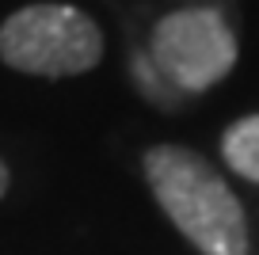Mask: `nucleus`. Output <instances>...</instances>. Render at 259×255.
<instances>
[{
    "label": "nucleus",
    "mask_w": 259,
    "mask_h": 255,
    "mask_svg": "<svg viewBox=\"0 0 259 255\" xmlns=\"http://www.w3.org/2000/svg\"><path fill=\"white\" fill-rule=\"evenodd\" d=\"M153 198L202 255H248L244 206L218 167L183 145H156L141 160Z\"/></svg>",
    "instance_id": "f257e3e1"
},
{
    "label": "nucleus",
    "mask_w": 259,
    "mask_h": 255,
    "mask_svg": "<svg viewBox=\"0 0 259 255\" xmlns=\"http://www.w3.org/2000/svg\"><path fill=\"white\" fill-rule=\"evenodd\" d=\"M99 57L103 34L73 4H27L0 27V61L27 76H80Z\"/></svg>",
    "instance_id": "f03ea898"
},
{
    "label": "nucleus",
    "mask_w": 259,
    "mask_h": 255,
    "mask_svg": "<svg viewBox=\"0 0 259 255\" xmlns=\"http://www.w3.org/2000/svg\"><path fill=\"white\" fill-rule=\"evenodd\" d=\"M153 65L179 92H206L236 65V38L213 8L171 12L153 31Z\"/></svg>",
    "instance_id": "7ed1b4c3"
},
{
    "label": "nucleus",
    "mask_w": 259,
    "mask_h": 255,
    "mask_svg": "<svg viewBox=\"0 0 259 255\" xmlns=\"http://www.w3.org/2000/svg\"><path fill=\"white\" fill-rule=\"evenodd\" d=\"M221 156L229 160L236 176H244L248 183H259V114H248L225 130Z\"/></svg>",
    "instance_id": "20e7f679"
},
{
    "label": "nucleus",
    "mask_w": 259,
    "mask_h": 255,
    "mask_svg": "<svg viewBox=\"0 0 259 255\" xmlns=\"http://www.w3.org/2000/svg\"><path fill=\"white\" fill-rule=\"evenodd\" d=\"M8 164H4V160H0V198H4V194H8Z\"/></svg>",
    "instance_id": "39448f33"
}]
</instances>
